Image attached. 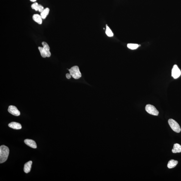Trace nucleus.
I'll use <instances>...</instances> for the list:
<instances>
[{
  "mask_svg": "<svg viewBox=\"0 0 181 181\" xmlns=\"http://www.w3.org/2000/svg\"><path fill=\"white\" fill-rule=\"evenodd\" d=\"M172 153H179L181 152V146L178 144L176 143L174 145L173 148L172 150Z\"/></svg>",
  "mask_w": 181,
  "mask_h": 181,
  "instance_id": "f8f14e48",
  "label": "nucleus"
},
{
  "mask_svg": "<svg viewBox=\"0 0 181 181\" xmlns=\"http://www.w3.org/2000/svg\"><path fill=\"white\" fill-rule=\"evenodd\" d=\"M139 45L136 44H128L127 45V47L132 50H135L137 49L139 47Z\"/></svg>",
  "mask_w": 181,
  "mask_h": 181,
  "instance_id": "2eb2a0df",
  "label": "nucleus"
},
{
  "mask_svg": "<svg viewBox=\"0 0 181 181\" xmlns=\"http://www.w3.org/2000/svg\"><path fill=\"white\" fill-rule=\"evenodd\" d=\"M42 44L43 48H44L46 52L47 57H50L51 56V54L50 51V48L48 45L45 42H43Z\"/></svg>",
  "mask_w": 181,
  "mask_h": 181,
  "instance_id": "9d476101",
  "label": "nucleus"
},
{
  "mask_svg": "<svg viewBox=\"0 0 181 181\" xmlns=\"http://www.w3.org/2000/svg\"><path fill=\"white\" fill-rule=\"evenodd\" d=\"M70 74L73 78L77 79L81 77L82 75L79 69L77 66H74L72 67L71 69L69 70Z\"/></svg>",
  "mask_w": 181,
  "mask_h": 181,
  "instance_id": "f03ea898",
  "label": "nucleus"
},
{
  "mask_svg": "<svg viewBox=\"0 0 181 181\" xmlns=\"http://www.w3.org/2000/svg\"><path fill=\"white\" fill-rule=\"evenodd\" d=\"M177 161L174 160H171L169 161L168 162L167 164V167L169 169H173L175 167L177 164Z\"/></svg>",
  "mask_w": 181,
  "mask_h": 181,
  "instance_id": "ddd939ff",
  "label": "nucleus"
},
{
  "mask_svg": "<svg viewBox=\"0 0 181 181\" xmlns=\"http://www.w3.org/2000/svg\"><path fill=\"white\" fill-rule=\"evenodd\" d=\"M9 149L8 147L3 145L0 147V163L5 162L8 158L9 154Z\"/></svg>",
  "mask_w": 181,
  "mask_h": 181,
  "instance_id": "f257e3e1",
  "label": "nucleus"
},
{
  "mask_svg": "<svg viewBox=\"0 0 181 181\" xmlns=\"http://www.w3.org/2000/svg\"><path fill=\"white\" fill-rule=\"evenodd\" d=\"M8 126L11 128L16 130L21 129L22 128V125L20 123L15 122H11L9 123L8 124Z\"/></svg>",
  "mask_w": 181,
  "mask_h": 181,
  "instance_id": "6e6552de",
  "label": "nucleus"
},
{
  "mask_svg": "<svg viewBox=\"0 0 181 181\" xmlns=\"http://www.w3.org/2000/svg\"><path fill=\"white\" fill-rule=\"evenodd\" d=\"M24 142L25 144L33 148L36 149L37 147V145L34 140L27 139L24 140Z\"/></svg>",
  "mask_w": 181,
  "mask_h": 181,
  "instance_id": "0eeeda50",
  "label": "nucleus"
},
{
  "mask_svg": "<svg viewBox=\"0 0 181 181\" xmlns=\"http://www.w3.org/2000/svg\"><path fill=\"white\" fill-rule=\"evenodd\" d=\"M32 164V162L31 161L25 163L24 165V170L25 173H28L30 172L31 169Z\"/></svg>",
  "mask_w": 181,
  "mask_h": 181,
  "instance_id": "1a4fd4ad",
  "label": "nucleus"
},
{
  "mask_svg": "<svg viewBox=\"0 0 181 181\" xmlns=\"http://www.w3.org/2000/svg\"><path fill=\"white\" fill-rule=\"evenodd\" d=\"M49 11L50 9L48 8H46L44 9L42 12H41L40 16H41L42 19H44L46 18L49 13Z\"/></svg>",
  "mask_w": 181,
  "mask_h": 181,
  "instance_id": "4468645a",
  "label": "nucleus"
},
{
  "mask_svg": "<svg viewBox=\"0 0 181 181\" xmlns=\"http://www.w3.org/2000/svg\"><path fill=\"white\" fill-rule=\"evenodd\" d=\"M33 20L39 24H41L42 23V18L40 15L36 14L34 15L32 17Z\"/></svg>",
  "mask_w": 181,
  "mask_h": 181,
  "instance_id": "9b49d317",
  "label": "nucleus"
},
{
  "mask_svg": "<svg viewBox=\"0 0 181 181\" xmlns=\"http://www.w3.org/2000/svg\"><path fill=\"white\" fill-rule=\"evenodd\" d=\"M30 1L31 2H35L37 0H30Z\"/></svg>",
  "mask_w": 181,
  "mask_h": 181,
  "instance_id": "412c9836",
  "label": "nucleus"
},
{
  "mask_svg": "<svg viewBox=\"0 0 181 181\" xmlns=\"http://www.w3.org/2000/svg\"><path fill=\"white\" fill-rule=\"evenodd\" d=\"M181 74L180 70L176 65H174L172 70V76L174 79L179 77Z\"/></svg>",
  "mask_w": 181,
  "mask_h": 181,
  "instance_id": "39448f33",
  "label": "nucleus"
},
{
  "mask_svg": "<svg viewBox=\"0 0 181 181\" xmlns=\"http://www.w3.org/2000/svg\"><path fill=\"white\" fill-rule=\"evenodd\" d=\"M8 112L11 114L15 116H19L20 115V112L17 107L13 105H10L8 107Z\"/></svg>",
  "mask_w": 181,
  "mask_h": 181,
  "instance_id": "423d86ee",
  "label": "nucleus"
},
{
  "mask_svg": "<svg viewBox=\"0 0 181 181\" xmlns=\"http://www.w3.org/2000/svg\"><path fill=\"white\" fill-rule=\"evenodd\" d=\"M44 8L43 6H42V5H39V6H38V11L39 12H41L43 11V10H44Z\"/></svg>",
  "mask_w": 181,
  "mask_h": 181,
  "instance_id": "6ab92c4d",
  "label": "nucleus"
},
{
  "mask_svg": "<svg viewBox=\"0 0 181 181\" xmlns=\"http://www.w3.org/2000/svg\"><path fill=\"white\" fill-rule=\"evenodd\" d=\"M39 51H40V54H41V56L43 58H45L47 57L46 52L45 50L43 47H38Z\"/></svg>",
  "mask_w": 181,
  "mask_h": 181,
  "instance_id": "f3484780",
  "label": "nucleus"
},
{
  "mask_svg": "<svg viewBox=\"0 0 181 181\" xmlns=\"http://www.w3.org/2000/svg\"><path fill=\"white\" fill-rule=\"evenodd\" d=\"M105 33H106V34L108 37H111L113 36V33L110 28L107 26V25H106V31H105Z\"/></svg>",
  "mask_w": 181,
  "mask_h": 181,
  "instance_id": "dca6fc26",
  "label": "nucleus"
},
{
  "mask_svg": "<svg viewBox=\"0 0 181 181\" xmlns=\"http://www.w3.org/2000/svg\"><path fill=\"white\" fill-rule=\"evenodd\" d=\"M39 5V4H38V3H35L31 5V7L33 9H34L35 11H38Z\"/></svg>",
  "mask_w": 181,
  "mask_h": 181,
  "instance_id": "a211bd4d",
  "label": "nucleus"
},
{
  "mask_svg": "<svg viewBox=\"0 0 181 181\" xmlns=\"http://www.w3.org/2000/svg\"><path fill=\"white\" fill-rule=\"evenodd\" d=\"M168 122L170 127L174 132L177 133L180 132L181 131L180 126L176 121L173 119H170Z\"/></svg>",
  "mask_w": 181,
  "mask_h": 181,
  "instance_id": "7ed1b4c3",
  "label": "nucleus"
},
{
  "mask_svg": "<svg viewBox=\"0 0 181 181\" xmlns=\"http://www.w3.org/2000/svg\"><path fill=\"white\" fill-rule=\"evenodd\" d=\"M66 76L67 78L68 79H70L71 77V75L70 73V74L69 73H67L66 74Z\"/></svg>",
  "mask_w": 181,
  "mask_h": 181,
  "instance_id": "aec40b11",
  "label": "nucleus"
},
{
  "mask_svg": "<svg viewBox=\"0 0 181 181\" xmlns=\"http://www.w3.org/2000/svg\"><path fill=\"white\" fill-rule=\"evenodd\" d=\"M146 111L150 114L153 115L158 116L159 114V111L153 105L151 104H147L145 107Z\"/></svg>",
  "mask_w": 181,
  "mask_h": 181,
  "instance_id": "20e7f679",
  "label": "nucleus"
}]
</instances>
